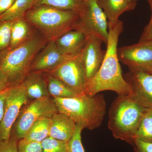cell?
Returning <instances> with one entry per match:
<instances>
[{
    "instance_id": "obj_1",
    "label": "cell",
    "mask_w": 152,
    "mask_h": 152,
    "mask_svg": "<svg viewBox=\"0 0 152 152\" xmlns=\"http://www.w3.org/2000/svg\"><path fill=\"white\" fill-rule=\"evenodd\" d=\"M109 37L104 58L97 73L87 82L84 94L94 96L101 91H112L118 96H131L132 89L123 77L118 56L119 37L124 31L122 21L108 23Z\"/></svg>"
},
{
    "instance_id": "obj_2",
    "label": "cell",
    "mask_w": 152,
    "mask_h": 152,
    "mask_svg": "<svg viewBox=\"0 0 152 152\" xmlns=\"http://www.w3.org/2000/svg\"><path fill=\"white\" fill-rule=\"evenodd\" d=\"M53 100L59 113L66 115L84 129L93 130L102 123L106 111L103 95L90 96L84 94L72 97L53 98Z\"/></svg>"
},
{
    "instance_id": "obj_9",
    "label": "cell",
    "mask_w": 152,
    "mask_h": 152,
    "mask_svg": "<svg viewBox=\"0 0 152 152\" xmlns=\"http://www.w3.org/2000/svg\"><path fill=\"white\" fill-rule=\"evenodd\" d=\"M21 83L7 88L4 117L0 122V142L9 140L12 126L23 106L29 102Z\"/></svg>"
},
{
    "instance_id": "obj_35",
    "label": "cell",
    "mask_w": 152,
    "mask_h": 152,
    "mask_svg": "<svg viewBox=\"0 0 152 152\" xmlns=\"http://www.w3.org/2000/svg\"><path fill=\"white\" fill-rule=\"evenodd\" d=\"M146 71L152 74V66L149 69H148Z\"/></svg>"
},
{
    "instance_id": "obj_20",
    "label": "cell",
    "mask_w": 152,
    "mask_h": 152,
    "mask_svg": "<svg viewBox=\"0 0 152 152\" xmlns=\"http://www.w3.org/2000/svg\"><path fill=\"white\" fill-rule=\"evenodd\" d=\"M34 0H16L7 12L0 15V22L13 21L24 18L27 12L34 6Z\"/></svg>"
},
{
    "instance_id": "obj_4",
    "label": "cell",
    "mask_w": 152,
    "mask_h": 152,
    "mask_svg": "<svg viewBox=\"0 0 152 152\" xmlns=\"http://www.w3.org/2000/svg\"><path fill=\"white\" fill-rule=\"evenodd\" d=\"M24 18L48 41H55L68 31L75 29L79 15L73 11L37 5L27 12Z\"/></svg>"
},
{
    "instance_id": "obj_14",
    "label": "cell",
    "mask_w": 152,
    "mask_h": 152,
    "mask_svg": "<svg viewBox=\"0 0 152 152\" xmlns=\"http://www.w3.org/2000/svg\"><path fill=\"white\" fill-rule=\"evenodd\" d=\"M29 101L50 96L44 72L31 71L22 81Z\"/></svg>"
},
{
    "instance_id": "obj_21",
    "label": "cell",
    "mask_w": 152,
    "mask_h": 152,
    "mask_svg": "<svg viewBox=\"0 0 152 152\" xmlns=\"http://www.w3.org/2000/svg\"><path fill=\"white\" fill-rule=\"evenodd\" d=\"M50 118H43L36 121L28 131L25 140L41 143L49 136Z\"/></svg>"
},
{
    "instance_id": "obj_8",
    "label": "cell",
    "mask_w": 152,
    "mask_h": 152,
    "mask_svg": "<svg viewBox=\"0 0 152 152\" xmlns=\"http://www.w3.org/2000/svg\"><path fill=\"white\" fill-rule=\"evenodd\" d=\"M83 50L54 69L48 72L77 95L84 94L87 83Z\"/></svg>"
},
{
    "instance_id": "obj_22",
    "label": "cell",
    "mask_w": 152,
    "mask_h": 152,
    "mask_svg": "<svg viewBox=\"0 0 152 152\" xmlns=\"http://www.w3.org/2000/svg\"><path fill=\"white\" fill-rule=\"evenodd\" d=\"M84 0H34V6L46 5L60 10L74 11L79 14Z\"/></svg>"
},
{
    "instance_id": "obj_28",
    "label": "cell",
    "mask_w": 152,
    "mask_h": 152,
    "mask_svg": "<svg viewBox=\"0 0 152 152\" xmlns=\"http://www.w3.org/2000/svg\"><path fill=\"white\" fill-rule=\"evenodd\" d=\"M18 141L10 137L9 140L0 142V152H18Z\"/></svg>"
},
{
    "instance_id": "obj_33",
    "label": "cell",
    "mask_w": 152,
    "mask_h": 152,
    "mask_svg": "<svg viewBox=\"0 0 152 152\" xmlns=\"http://www.w3.org/2000/svg\"><path fill=\"white\" fill-rule=\"evenodd\" d=\"M7 88L0 92V122L1 121L4 115V100L5 99Z\"/></svg>"
},
{
    "instance_id": "obj_23",
    "label": "cell",
    "mask_w": 152,
    "mask_h": 152,
    "mask_svg": "<svg viewBox=\"0 0 152 152\" xmlns=\"http://www.w3.org/2000/svg\"><path fill=\"white\" fill-rule=\"evenodd\" d=\"M135 139L152 142V109L147 108L144 112L135 135Z\"/></svg>"
},
{
    "instance_id": "obj_15",
    "label": "cell",
    "mask_w": 152,
    "mask_h": 152,
    "mask_svg": "<svg viewBox=\"0 0 152 152\" xmlns=\"http://www.w3.org/2000/svg\"><path fill=\"white\" fill-rule=\"evenodd\" d=\"M87 35L78 30L68 31L55 40L56 45L62 53L68 56L77 54L86 44Z\"/></svg>"
},
{
    "instance_id": "obj_5",
    "label": "cell",
    "mask_w": 152,
    "mask_h": 152,
    "mask_svg": "<svg viewBox=\"0 0 152 152\" xmlns=\"http://www.w3.org/2000/svg\"><path fill=\"white\" fill-rule=\"evenodd\" d=\"M146 108L131 96H118L109 113V129L115 138L134 145V136Z\"/></svg>"
},
{
    "instance_id": "obj_31",
    "label": "cell",
    "mask_w": 152,
    "mask_h": 152,
    "mask_svg": "<svg viewBox=\"0 0 152 152\" xmlns=\"http://www.w3.org/2000/svg\"><path fill=\"white\" fill-rule=\"evenodd\" d=\"M16 0H0V15L9 10Z\"/></svg>"
},
{
    "instance_id": "obj_27",
    "label": "cell",
    "mask_w": 152,
    "mask_h": 152,
    "mask_svg": "<svg viewBox=\"0 0 152 152\" xmlns=\"http://www.w3.org/2000/svg\"><path fill=\"white\" fill-rule=\"evenodd\" d=\"M41 143L29 141L25 139L18 142V152H42Z\"/></svg>"
},
{
    "instance_id": "obj_26",
    "label": "cell",
    "mask_w": 152,
    "mask_h": 152,
    "mask_svg": "<svg viewBox=\"0 0 152 152\" xmlns=\"http://www.w3.org/2000/svg\"><path fill=\"white\" fill-rule=\"evenodd\" d=\"M83 127L81 125L76 124L73 134L68 142L69 152H85L82 144L81 132Z\"/></svg>"
},
{
    "instance_id": "obj_18",
    "label": "cell",
    "mask_w": 152,
    "mask_h": 152,
    "mask_svg": "<svg viewBox=\"0 0 152 152\" xmlns=\"http://www.w3.org/2000/svg\"><path fill=\"white\" fill-rule=\"evenodd\" d=\"M37 30L24 18L13 21L11 31L10 44L7 49L13 50L26 42Z\"/></svg>"
},
{
    "instance_id": "obj_30",
    "label": "cell",
    "mask_w": 152,
    "mask_h": 152,
    "mask_svg": "<svg viewBox=\"0 0 152 152\" xmlns=\"http://www.w3.org/2000/svg\"><path fill=\"white\" fill-rule=\"evenodd\" d=\"M152 40V14L148 23L145 27L139 42Z\"/></svg>"
},
{
    "instance_id": "obj_34",
    "label": "cell",
    "mask_w": 152,
    "mask_h": 152,
    "mask_svg": "<svg viewBox=\"0 0 152 152\" xmlns=\"http://www.w3.org/2000/svg\"><path fill=\"white\" fill-rule=\"evenodd\" d=\"M148 2L149 4L152 14V0H148Z\"/></svg>"
},
{
    "instance_id": "obj_11",
    "label": "cell",
    "mask_w": 152,
    "mask_h": 152,
    "mask_svg": "<svg viewBox=\"0 0 152 152\" xmlns=\"http://www.w3.org/2000/svg\"><path fill=\"white\" fill-rule=\"evenodd\" d=\"M129 70L124 77L132 87L131 96L144 107L152 109V74L141 69Z\"/></svg>"
},
{
    "instance_id": "obj_24",
    "label": "cell",
    "mask_w": 152,
    "mask_h": 152,
    "mask_svg": "<svg viewBox=\"0 0 152 152\" xmlns=\"http://www.w3.org/2000/svg\"><path fill=\"white\" fill-rule=\"evenodd\" d=\"M42 152H69L68 142L49 137L41 142Z\"/></svg>"
},
{
    "instance_id": "obj_7",
    "label": "cell",
    "mask_w": 152,
    "mask_h": 152,
    "mask_svg": "<svg viewBox=\"0 0 152 152\" xmlns=\"http://www.w3.org/2000/svg\"><path fill=\"white\" fill-rule=\"evenodd\" d=\"M78 14L79 18L75 30L82 31L87 36L95 34L99 36L107 46L109 37L108 21L96 0H84Z\"/></svg>"
},
{
    "instance_id": "obj_29",
    "label": "cell",
    "mask_w": 152,
    "mask_h": 152,
    "mask_svg": "<svg viewBox=\"0 0 152 152\" xmlns=\"http://www.w3.org/2000/svg\"><path fill=\"white\" fill-rule=\"evenodd\" d=\"M133 146L135 152H152V142L135 139Z\"/></svg>"
},
{
    "instance_id": "obj_16",
    "label": "cell",
    "mask_w": 152,
    "mask_h": 152,
    "mask_svg": "<svg viewBox=\"0 0 152 152\" xmlns=\"http://www.w3.org/2000/svg\"><path fill=\"white\" fill-rule=\"evenodd\" d=\"M76 124L65 114L58 113L50 118L49 137L68 142L73 134Z\"/></svg>"
},
{
    "instance_id": "obj_3",
    "label": "cell",
    "mask_w": 152,
    "mask_h": 152,
    "mask_svg": "<svg viewBox=\"0 0 152 152\" xmlns=\"http://www.w3.org/2000/svg\"><path fill=\"white\" fill-rule=\"evenodd\" d=\"M48 42L46 38L37 31L20 46L0 52V68L7 77L10 86L22 83L37 55Z\"/></svg>"
},
{
    "instance_id": "obj_10",
    "label": "cell",
    "mask_w": 152,
    "mask_h": 152,
    "mask_svg": "<svg viewBox=\"0 0 152 152\" xmlns=\"http://www.w3.org/2000/svg\"><path fill=\"white\" fill-rule=\"evenodd\" d=\"M117 53L119 61L129 70L146 71L152 66V40L120 47Z\"/></svg>"
},
{
    "instance_id": "obj_32",
    "label": "cell",
    "mask_w": 152,
    "mask_h": 152,
    "mask_svg": "<svg viewBox=\"0 0 152 152\" xmlns=\"http://www.w3.org/2000/svg\"><path fill=\"white\" fill-rule=\"evenodd\" d=\"M9 86L7 77L0 68V92L5 90Z\"/></svg>"
},
{
    "instance_id": "obj_6",
    "label": "cell",
    "mask_w": 152,
    "mask_h": 152,
    "mask_svg": "<svg viewBox=\"0 0 152 152\" xmlns=\"http://www.w3.org/2000/svg\"><path fill=\"white\" fill-rule=\"evenodd\" d=\"M58 113L56 105L51 96L30 101L21 109L11 128L10 137L18 140L25 138L36 121L43 118H50Z\"/></svg>"
},
{
    "instance_id": "obj_36",
    "label": "cell",
    "mask_w": 152,
    "mask_h": 152,
    "mask_svg": "<svg viewBox=\"0 0 152 152\" xmlns=\"http://www.w3.org/2000/svg\"><path fill=\"white\" fill-rule=\"evenodd\" d=\"M128 1L131 3H137V0H128Z\"/></svg>"
},
{
    "instance_id": "obj_17",
    "label": "cell",
    "mask_w": 152,
    "mask_h": 152,
    "mask_svg": "<svg viewBox=\"0 0 152 152\" xmlns=\"http://www.w3.org/2000/svg\"><path fill=\"white\" fill-rule=\"evenodd\" d=\"M98 5L103 11L108 23L115 24L118 21L122 14L135 8L137 3L128 0H96Z\"/></svg>"
},
{
    "instance_id": "obj_13",
    "label": "cell",
    "mask_w": 152,
    "mask_h": 152,
    "mask_svg": "<svg viewBox=\"0 0 152 152\" xmlns=\"http://www.w3.org/2000/svg\"><path fill=\"white\" fill-rule=\"evenodd\" d=\"M63 54L58 49L54 41H48L33 62L30 72H48L54 69L72 56Z\"/></svg>"
},
{
    "instance_id": "obj_25",
    "label": "cell",
    "mask_w": 152,
    "mask_h": 152,
    "mask_svg": "<svg viewBox=\"0 0 152 152\" xmlns=\"http://www.w3.org/2000/svg\"><path fill=\"white\" fill-rule=\"evenodd\" d=\"M12 23L13 21L0 22V52L10 46Z\"/></svg>"
},
{
    "instance_id": "obj_19",
    "label": "cell",
    "mask_w": 152,
    "mask_h": 152,
    "mask_svg": "<svg viewBox=\"0 0 152 152\" xmlns=\"http://www.w3.org/2000/svg\"><path fill=\"white\" fill-rule=\"evenodd\" d=\"M44 73L49 94L52 97H72L78 95L48 72H44Z\"/></svg>"
},
{
    "instance_id": "obj_12",
    "label": "cell",
    "mask_w": 152,
    "mask_h": 152,
    "mask_svg": "<svg viewBox=\"0 0 152 152\" xmlns=\"http://www.w3.org/2000/svg\"><path fill=\"white\" fill-rule=\"evenodd\" d=\"M102 40L95 34L87 36L83 50V58L86 73L87 82L92 78L100 68L106 51L101 48Z\"/></svg>"
}]
</instances>
